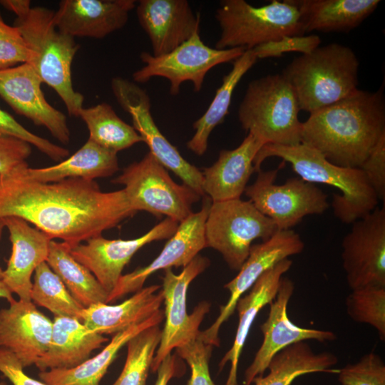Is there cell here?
I'll return each mask as SVG.
<instances>
[{
  "instance_id": "cell-1",
  "label": "cell",
  "mask_w": 385,
  "mask_h": 385,
  "mask_svg": "<svg viewBox=\"0 0 385 385\" xmlns=\"http://www.w3.org/2000/svg\"><path fill=\"white\" fill-rule=\"evenodd\" d=\"M27 168L0 174V220L21 218L72 247L137 212L123 189L103 192L94 180L81 178L33 180L23 173Z\"/></svg>"
},
{
  "instance_id": "cell-2",
  "label": "cell",
  "mask_w": 385,
  "mask_h": 385,
  "mask_svg": "<svg viewBox=\"0 0 385 385\" xmlns=\"http://www.w3.org/2000/svg\"><path fill=\"white\" fill-rule=\"evenodd\" d=\"M385 134L383 89H357L350 96L309 113L302 122V143L321 153L332 163L360 168Z\"/></svg>"
},
{
  "instance_id": "cell-3",
  "label": "cell",
  "mask_w": 385,
  "mask_h": 385,
  "mask_svg": "<svg viewBox=\"0 0 385 385\" xmlns=\"http://www.w3.org/2000/svg\"><path fill=\"white\" fill-rule=\"evenodd\" d=\"M271 157L289 163L307 182L339 189L342 194L333 195L331 205L335 217L344 223L351 224L377 207L379 199L359 168L334 165L318 150L302 143L295 145L265 144L255 158V172L260 170L263 161Z\"/></svg>"
},
{
  "instance_id": "cell-4",
  "label": "cell",
  "mask_w": 385,
  "mask_h": 385,
  "mask_svg": "<svg viewBox=\"0 0 385 385\" xmlns=\"http://www.w3.org/2000/svg\"><path fill=\"white\" fill-rule=\"evenodd\" d=\"M359 67L351 48L332 43L294 58L282 74L292 87L300 111L311 113L355 92Z\"/></svg>"
},
{
  "instance_id": "cell-5",
  "label": "cell",
  "mask_w": 385,
  "mask_h": 385,
  "mask_svg": "<svg viewBox=\"0 0 385 385\" xmlns=\"http://www.w3.org/2000/svg\"><path fill=\"white\" fill-rule=\"evenodd\" d=\"M53 14L46 7L30 6L16 16L14 26L33 52L29 64L43 83L56 92L68 113L79 117L84 97L73 88L71 65L80 46L73 37L56 28Z\"/></svg>"
},
{
  "instance_id": "cell-6",
  "label": "cell",
  "mask_w": 385,
  "mask_h": 385,
  "mask_svg": "<svg viewBox=\"0 0 385 385\" xmlns=\"http://www.w3.org/2000/svg\"><path fill=\"white\" fill-rule=\"evenodd\" d=\"M299 111L292 87L277 73L248 83L237 115L242 128L265 145H295L302 142Z\"/></svg>"
},
{
  "instance_id": "cell-7",
  "label": "cell",
  "mask_w": 385,
  "mask_h": 385,
  "mask_svg": "<svg viewBox=\"0 0 385 385\" xmlns=\"http://www.w3.org/2000/svg\"><path fill=\"white\" fill-rule=\"evenodd\" d=\"M220 28L218 49H253L287 36H303L299 11L290 0L254 6L245 0H223L215 11Z\"/></svg>"
},
{
  "instance_id": "cell-8",
  "label": "cell",
  "mask_w": 385,
  "mask_h": 385,
  "mask_svg": "<svg viewBox=\"0 0 385 385\" xmlns=\"http://www.w3.org/2000/svg\"><path fill=\"white\" fill-rule=\"evenodd\" d=\"M112 182L124 185L128 200L136 212L146 211L157 217L165 215L178 223L193 212L192 205L201 197L185 184L176 183L150 152L123 168Z\"/></svg>"
},
{
  "instance_id": "cell-9",
  "label": "cell",
  "mask_w": 385,
  "mask_h": 385,
  "mask_svg": "<svg viewBox=\"0 0 385 385\" xmlns=\"http://www.w3.org/2000/svg\"><path fill=\"white\" fill-rule=\"evenodd\" d=\"M277 230L250 200L211 202L205 224L206 247L219 252L231 269L239 270L253 241L267 240Z\"/></svg>"
},
{
  "instance_id": "cell-10",
  "label": "cell",
  "mask_w": 385,
  "mask_h": 385,
  "mask_svg": "<svg viewBox=\"0 0 385 385\" xmlns=\"http://www.w3.org/2000/svg\"><path fill=\"white\" fill-rule=\"evenodd\" d=\"M279 168L257 172L255 181L247 185L245 194L254 206L271 219L278 230H290L312 215H322L329 207L327 194L300 178H292L277 185Z\"/></svg>"
},
{
  "instance_id": "cell-11",
  "label": "cell",
  "mask_w": 385,
  "mask_h": 385,
  "mask_svg": "<svg viewBox=\"0 0 385 385\" xmlns=\"http://www.w3.org/2000/svg\"><path fill=\"white\" fill-rule=\"evenodd\" d=\"M246 51L242 47L218 49L207 46L201 39L200 31L171 51L153 56L148 52L140 55L144 66L133 74V80L140 83L153 77H162L170 82V93L176 96L185 81H190L194 91L199 92L207 72L222 63L233 62Z\"/></svg>"
},
{
  "instance_id": "cell-12",
  "label": "cell",
  "mask_w": 385,
  "mask_h": 385,
  "mask_svg": "<svg viewBox=\"0 0 385 385\" xmlns=\"http://www.w3.org/2000/svg\"><path fill=\"white\" fill-rule=\"evenodd\" d=\"M210 265V260L197 255L182 272L175 274L171 268L165 270L163 277V303L165 304L164 328L155 352L151 370L155 372L163 360L173 349L196 339L200 325L210 310V304L200 302L192 314L187 312V292L190 284Z\"/></svg>"
},
{
  "instance_id": "cell-13",
  "label": "cell",
  "mask_w": 385,
  "mask_h": 385,
  "mask_svg": "<svg viewBox=\"0 0 385 385\" xmlns=\"http://www.w3.org/2000/svg\"><path fill=\"white\" fill-rule=\"evenodd\" d=\"M111 88L118 103L130 115L133 128L148 146L150 153L163 167L178 175L183 184L204 196L202 171L188 162L160 131L151 115L150 101L145 91L120 77L112 79Z\"/></svg>"
},
{
  "instance_id": "cell-14",
  "label": "cell",
  "mask_w": 385,
  "mask_h": 385,
  "mask_svg": "<svg viewBox=\"0 0 385 385\" xmlns=\"http://www.w3.org/2000/svg\"><path fill=\"white\" fill-rule=\"evenodd\" d=\"M351 224L342 242L347 285L351 290L385 287V205Z\"/></svg>"
},
{
  "instance_id": "cell-15",
  "label": "cell",
  "mask_w": 385,
  "mask_h": 385,
  "mask_svg": "<svg viewBox=\"0 0 385 385\" xmlns=\"http://www.w3.org/2000/svg\"><path fill=\"white\" fill-rule=\"evenodd\" d=\"M304 248V244L299 235L292 229L277 230L267 240L252 245L238 274L224 286L230 292L228 301L220 307L215 322L207 329L200 331L197 338L205 344L218 346L219 330L235 312L238 299L263 273L280 261L300 254Z\"/></svg>"
},
{
  "instance_id": "cell-16",
  "label": "cell",
  "mask_w": 385,
  "mask_h": 385,
  "mask_svg": "<svg viewBox=\"0 0 385 385\" xmlns=\"http://www.w3.org/2000/svg\"><path fill=\"white\" fill-rule=\"evenodd\" d=\"M178 222L165 219L144 235L131 240H108L101 235L69 247L73 257L85 266L110 294L133 256L145 245L170 238Z\"/></svg>"
},
{
  "instance_id": "cell-17",
  "label": "cell",
  "mask_w": 385,
  "mask_h": 385,
  "mask_svg": "<svg viewBox=\"0 0 385 385\" xmlns=\"http://www.w3.org/2000/svg\"><path fill=\"white\" fill-rule=\"evenodd\" d=\"M294 290L292 280L283 276L277 295L270 304L267 319L260 326L263 340L252 362L245 370L244 385H250L255 378L262 376L272 358L284 348L308 340L325 343L337 339L332 331L300 327L289 319L287 307Z\"/></svg>"
},
{
  "instance_id": "cell-18",
  "label": "cell",
  "mask_w": 385,
  "mask_h": 385,
  "mask_svg": "<svg viewBox=\"0 0 385 385\" xmlns=\"http://www.w3.org/2000/svg\"><path fill=\"white\" fill-rule=\"evenodd\" d=\"M211 200L205 197L200 210L191 213L178 224L174 235L168 239L161 252L147 266L122 274L109 294L108 304L143 287L146 279L160 270L185 267L206 247L205 224Z\"/></svg>"
},
{
  "instance_id": "cell-19",
  "label": "cell",
  "mask_w": 385,
  "mask_h": 385,
  "mask_svg": "<svg viewBox=\"0 0 385 385\" xmlns=\"http://www.w3.org/2000/svg\"><path fill=\"white\" fill-rule=\"evenodd\" d=\"M42 80L28 63L0 71V96L18 114L44 126L63 144L70 141L66 115L53 107L41 90Z\"/></svg>"
},
{
  "instance_id": "cell-20",
  "label": "cell",
  "mask_w": 385,
  "mask_h": 385,
  "mask_svg": "<svg viewBox=\"0 0 385 385\" xmlns=\"http://www.w3.org/2000/svg\"><path fill=\"white\" fill-rule=\"evenodd\" d=\"M9 303L0 310V348L14 354L24 369L47 351L53 322L31 301L14 298Z\"/></svg>"
},
{
  "instance_id": "cell-21",
  "label": "cell",
  "mask_w": 385,
  "mask_h": 385,
  "mask_svg": "<svg viewBox=\"0 0 385 385\" xmlns=\"http://www.w3.org/2000/svg\"><path fill=\"white\" fill-rule=\"evenodd\" d=\"M136 14L153 56L170 52L200 31V15L186 0H140Z\"/></svg>"
},
{
  "instance_id": "cell-22",
  "label": "cell",
  "mask_w": 385,
  "mask_h": 385,
  "mask_svg": "<svg viewBox=\"0 0 385 385\" xmlns=\"http://www.w3.org/2000/svg\"><path fill=\"white\" fill-rule=\"evenodd\" d=\"M134 0H62L53 21L61 32L75 37L103 38L120 29L135 7Z\"/></svg>"
},
{
  "instance_id": "cell-23",
  "label": "cell",
  "mask_w": 385,
  "mask_h": 385,
  "mask_svg": "<svg viewBox=\"0 0 385 385\" xmlns=\"http://www.w3.org/2000/svg\"><path fill=\"white\" fill-rule=\"evenodd\" d=\"M2 220L9 233L11 253L1 280L20 300L31 301V276L46 261L52 239L21 218Z\"/></svg>"
},
{
  "instance_id": "cell-24",
  "label": "cell",
  "mask_w": 385,
  "mask_h": 385,
  "mask_svg": "<svg viewBox=\"0 0 385 385\" xmlns=\"http://www.w3.org/2000/svg\"><path fill=\"white\" fill-rule=\"evenodd\" d=\"M265 143L251 133L239 146L220 151L217 160L202 171V188L211 202L239 199L255 172L254 160Z\"/></svg>"
},
{
  "instance_id": "cell-25",
  "label": "cell",
  "mask_w": 385,
  "mask_h": 385,
  "mask_svg": "<svg viewBox=\"0 0 385 385\" xmlns=\"http://www.w3.org/2000/svg\"><path fill=\"white\" fill-rule=\"evenodd\" d=\"M108 341L78 319L56 316L47 351L35 366L41 371L76 367Z\"/></svg>"
},
{
  "instance_id": "cell-26",
  "label": "cell",
  "mask_w": 385,
  "mask_h": 385,
  "mask_svg": "<svg viewBox=\"0 0 385 385\" xmlns=\"http://www.w3.org/2000/svg\"><path fill=\"white\" fill-rule=\"evenodd\" d=\"M292 261L285 259L263 273L250 288V292L237 301L235 309L239 322L231 348L219 363L221 370L227 362L230 369L225 385H237V373L240 357L252 324L260 311L275 298L280 281L291 268Z\"/></svg>"
},
{
  "instance_id": "cell-27",
  "label": "cell",
  "mask_w": 385,
  "mask_h": 385,
  "mask_svg": "<svg viewBox=\"0 0 385 385\" xmlns=\"http://www.w3.org/2000/svg\"><path fill=\"white\" fill-rule=\"evenodd\" d=\"M160 285L153 284L136 292L120 304L98 303L83 308L81 321L92 332L111 334L148 319L160 309L163 295Z\"/></svg>"
},
{
  "instance_id": "cell-28",
  "label": "cell",
  "mask_w": 385,
  "mask_h": 385,
  "mask_svg": "<svg viewBox=\"0 0 385 385\" xmlns=\"http://www.w3.org/2000/svg\"><path fill=\"white\" fill-rule=\"evenodd\" d=\"M304 32H349L378 7L379 0H290Z\"/></svg>"
},
{
  "instance_id": "cell-29",
  "label": "cell",
  "mask_w": 385,
  "mask_h": 385,
  "mask_svg": "<svg viewBox=\"0 0 385 385\" xmlns=\"http://www.w3.org/2000/svg\"><path fill=\"white\" fill-rule=\"evenodd\" d=\"M164 318L160 309L144 322L114 334L102 351L80 365L64 369L40 371V379L48 385H99L119 350L142 331L159 325Z\"/></svg>"
},
{
  "instance_id": "cell-30",
  "label": "cell",
  "mask_w": 385,
  "mask_h": 385,
  "mask_svg": "<svg viewBox=\"0 0 385 385\" xmlns=\"http://www.w3.org/2000/svg\"><path fill=\"white\" fill-rule=\"evenodd\" d=\"M118 169L117 153L88 138L80 149L58 164L41 168L28 167L23 173L33 180L51 183L68 178L94 180L111 176Z\"/></svg>"
},
{
  "instance_id": "cell-31",
  "label": "cell",
  "mask_w": 385,
  "mask_h": 385,
  "mask_svg": "<svg viewBox=\"0 0 385 385\" xmlns=\"http://www.w3.org/2000/svg\"><path fill=\"white\" fill-rule=\"evenodd\" d=\"M338 359L329 351L315 353L306 342L290 345L278 352L270 361L267 376L254 379L255 385H291L304 374L314 372L338 373L333 369Z\"/></svg>"
},
{
  "instance_id": "cell-32",
  "label": "cell",
  "mask_w": 385,
  "mask_h": 385,
  "mask_svg": "<svg viewBox=\"0 0 385 385\" xmlns=\"http://www.w3.org/2000/svg\"><path fill=\"white\" fill-rule=\"evenodd\" d=\"M257 58L252 49L246 50L232 62L230 71L222 78L221 86L204 114L195 120V130L187 143V148L197 155H202L207 149L208 139L213 129L224 121L227 115L232 93L243 76L255 65Z\"/></svg>"
},
{
  "instance_id": "cell-33",
  "label": "cell",
  "mask_w": 385,
  "mask_h": 385,
  "mask_svg": "<svg viewBox=\"0 0 385 385\" xmlns=\"http://www.w3.org/2000/svg\"><path fill=\"white\" fill-rule=\"evenodd\" d=\"M46 262L83 308L98 303L108 304V292L85 266L73 257L66 243L52 240Z\"/></svg>"
},
{
  "instance_id": "cell-34",
  "label": "cell",
  "mask_w": 385,
  "mask_h": 385,
  "mask_svg": "<svg viewBox=\"0 0 385 385\" xmlns=\"http://www.w3.org/2000/svg\"><path fill=\"white\" fill-rule=\"evenodd\" d=\"M79 117L88 128V139L112 152L118 153L143 142L133 126L121 120L111 106L106 103L83 108Z\"/></svg>"
},
{
  "instance_id": "cell-35",
  "label": "cell",
  "mask_w": 385,
  "mask_h": 385,
  "mask_svg": "<svg viewBox=\"0 0 385 385\" xmlns=\"http://www.w3.org/2000/svg\"><path fill=\"white\" fill-rule=\"evenodd\" d=\"M34 274L31 301L47 309L55 317H68L81 321L83 307L72 297L46 262L39 265Z\"/></svg>"
},
{
  "instance_id": "cell-36",
  "label": "cell",
  "mask_w": 385,
  "mask_h": 385,
  "mask_svg": "<svg viewBox=\"0 0 385 385\" xmlns=\"http://www.w3.org/2000/svg\"><path fill=\"white\" fill-rule=\"evenodd\" d=\"M161 335L162 330L156 325L142 331L127 342L123 369L112 385H145Z\"/></svg>"
},
{
  "instance_id": "cell-37",
  "label": "cell",
  "mask_w": 385,
  "mask_h": 385,
  "mask_svg": "<svg viewBox=\"0 0 385 385\" xmlns=\"http://www.w3.org/2000/svg\"><path fill=\"white\" fill-rule=\"evenodd\" d=\"M349 317L358 323L374 328L381 341L385 340V287H365L352 289L346 297Z\"/></svg>"
},
{
  "instance_id": "cell-38",
  "label": "cell",
  "mask_w": 385,
  "mask_h": 385,
  "mask_svg": "<svg viewBox=\"0 0 385 385\" xmlns=\"http://www.w3.org/2000/svg\"><path fill=\"white\" fill-rule=\"evenodd\" d=\"M337 374L342 385H385L384 362L373 351L355 363L347 364Z\"/></svg>"
},
{
  "instance_id": "cell-39",
  "label": "cell",
  "mask_w": 385,
  "mask_h": 385,
  "mask_svg": "<svg viewBox=\"0 0 385 385\" xmlns=\"http://www.w3.org/2000/svg\"><path fill=\"white\" fill-rule=\"evenodd\" d=\"M0 137L15 138L25 141L56 162L63 160L69 155L68 149L30 132L1 108Z\"/></svg>"
},
{
  "instance_id": "cell-40",
  "label": "cell",
  "mask_w": 385,
  "mask_h": 385,
  "mask_svg": "<svg viewBox=\"0 0 385 385\" xmlns=\"http://www.w3.org/2000/svg\"><path fill=\"white\" fill-rule=\"evenodd\" d=\"M33 52L19 29L5 23L0 13V71L29 63Z\"/></svg>"
},
{
  "instance_id": "cell-41",
  "label": "cell",
  "mask_w": 385,
  "mask_h": 385,
  "mask_svg": "<svg viewBox=\"0 0 385 385\" xmlns=\"http://www.w3.org/2000/svg\"><path fill=\"white\" fill-rule=\"evenodd\" d=\"M175 349L177 354L185 360L190 368L191 374L187 385H215L209 369L212 345L197 337Z\"/></svg>"
},
{
  "instance_id": "cell-42",
  "label": "cell",
  "mask_w": 385,
  "mask_h": 385,
  "mask_svg": "<svg viewBox=\"0 0 385 385\" xmlns=\"http://www.w3.org/2000/svg\"><path fill=\"white\" fill-rule=\"evenodd\" d=\"M321 38L318 35L287 36L278 40L259 45L252 49L257 59L279 57L284 53L299 52L309 53L319 46Z\"/></svg>"
},
{
  "instance_id": "cell-43",
  "label": "cell",
  "mask_w": 385,
  "mask_h": 385,
  "mask_svg": "<svg viewBox=\"0 0 385 385\" xmlns=\"http://www.w3.org/2000/svg\"><path fill=\"white\" fill-rule=\"evenodd\" d=\"M379 200L385 202V134L379 140L359 168Z\"/></svg>"
},
{
  "instance_id": "cell-44",
  "label": "cell",
  "mask_w": 385,
  "mask_h": 385,
  "mask_svg": "<svg viewBox=\"0 0 385 385\" xmlns=\"http://www.w3.org/2000/svg\"><path fill=\"white\" fill-rule=\"evenodd\" d=\"M31 153V145L11 137H0V174H11L29 167L27 158Z\"/></svg>"
},
{
  "instance_id": "cell-45",
  "label": "cell",
  "mask_w": 385,
  "mask_h": 385,
  "mask_svg": "<svg viewBox=\"0 0 385 385\" xmlns=\"http://www.w3.org/2000/svg\"><path fill=\"white\" fill-rule=\"evenodd\" d=\"M0 372L13 385H48L42 381L36 380L26 374L23 366L15 355L1 348Z\"/></svg>"
},
{
  "instance_id": "cell-46",
  "label": "cell",
  "mask_w": 385,
  "mask_h": 385,
  "mask_svg": "<svg viewBox=\"0 0 385 385\" xmlns=\"http://www.w3.org/2000/svg\"><path fill=\"white\" fill-rule=\"evenodd\" d=\"M155 385H168L170 380L178 376L180 369L175 354H168L160 363Z\"/></svg>"
},
{
  "instance_id": "cell-47",
  "label": "cell",
  "mask_w": 385,
  "mask_h": 385,
  "mask_svg": "<svg viewBox=\"0 0 385 385\" xmlns=\"http://www.w3.org/2000/svg\"><path fill=\"white\" fill-rule=\"evenodd\" d=\"M0 4L6 9L14 12L16 16L31 6L29 0H1Z\"/></svg>"
},
{
  "instance_id": "cell-48",
  "label": "cell",
  "mask_w": 385,
  "mask_h": 385,
  "mask_svg": "<svg viewBox=\"0 0 385 385\" xmlns=\"http://www.w3.org/2000/svg\"><path fill=\"white\" fill-rule=\"evenodd\" d=\"M0 298H4L8 300V302L11 301L14 297H12V293L9 291V289L6 287V286L4 284V282L0 279Z\"/></svg>"
},
{
  "instance_id": "cell-49",
  "label": "cell",
  "mask_w": 385,
  "mask_h": 385,
  "mask_svg": "<svg viewBox=\"0 0 385 385\" xmlns=\"http://www.w3.org/2000/svg\"><path fill=\"white\" fill-rule=\"evenodd\" d=\"M5 227L3 220H0V240L2 235L3 230ZM3 270L0 267V279L2 277Z\"/></svg>"
},
{
  "instance_id": "cell-50",
  "label": "cell",
  "mask_w": 385,
  "mask_h": 385,
  "mask_svg": "<svg viewBox=\"0 0 385 385\" xmlns=\"http://www.w3.org/2000/svg\"><path fill=\"white\" fill-rule=\"evenodd\" d=\"M0 385H7V384L6 383H4V382H1L0 381Z\"/></svg>"
}]
</instances>
